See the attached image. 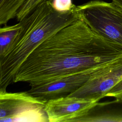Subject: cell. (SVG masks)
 <instances>
[{
	"label": "cell",
	"mask_w": 122,
	"mask_h": 122,
	"mask_svg": "<svg viewBox=\"0 0 122 122\" xmlns=\"http://www.w3.org/2000/svg\"><path fill=\"white\" fill-rule=\"evenodd\" d=\"M122 57V49L100 36L81 19L40 44L18 71L14 83L36 86L68 75L92 72Z\"/></svg>",
	"instance_id": "1"
},
{
	"label": "cell",
	"mask_w": 122,
	"mask_h": 122,
	"mask_svg": "<svg viewBox=\"0 0 122 122\" xmlns=\"http://www.w3.org/2000/svg\"><path fill=\"white\" fill-rule=\"evenodd\" d=\"M75 5L66 12H59L52 1L39 5L28 16L20 21L21 28L7 51L0 57V92H6L14 83L20 67L28 56L44 41L81 19Z\"/></svg>",
	"instance_id": "2"
},
{
	"label": "cell",
	"mask_w": 122,
	"mask_h": 122,
	"mask_svg": "<svg viewBox=\"0 0 122 122\" xmlns=\"http://www.w3.org/2000/svg\"><path fill=\"white\" fill-rule=\"evenodd\" d=\"M82 19L96 33L122 49V9L115 2L92 0L76 6Z\"/></svg>",
	"instance_id": "3"
},
{
	"label": "cell",
	"mask_w": 122,
	"mask_h": 122,
	"mask_svg": "<svg viewBox=\"0 0 122 122\" xmlns=\"http://www.w3.org/2000/svg\"><path fill=\"white\" fill-rule=\"evenodd\" d=\"M45 103L27 92H0V122H49Z\"/></svg>",
	"instance_id": "4"
},
{
	"label": "cell",
	"mask_w": 122,
	"mask_h": 122,
	"mask_svg": "<svg viewBox=\"0 0 122 122\" xmlns=\"http://www.w3.org/2000/svg\"><path fill=\"white\" fill-rule=\"evenodd\" d=\"M122 80V57H121L92 72L87 81L69 96L99 102Z\"/></svg>",
	"instance_id": "5"
},
{
	"label": "cell",
	"mask_w": 122,
	"mask_h": 122,
	"mask_svg": "<svg viewBox=\"0 0 122 122\" xmlns=\"http://www.w3.org/2000/svg\"><path fill=\"white\" fill-rule=\"evenodd\" d=\"M98 102L67 96L47 101L45 105L49 122H75L85 115Z\"/></svg>",
	"instance_id": "6"
},
{
	"label": "cell",
	"mask_w": 122,
	"mask_h": 122,
	"mask_svg": "<svg viewBox=\"0 0 122 122\" xmlns=\"http://www.w3.org/2000/svg\"><path fill=\"white\" fill-rule=\"evenodd\" d=\"M92 73L83 72L68 75L45 83L31 86L27 92L46 103L49 100L67 96L75 92L87 81Z\"/></svg>",
	"instance_id": "7"
},
{
	"label": "cell",
	"mask_w": 122,
	"mask_h": 122,
	"mask_svg": "<svg viewBox=\"0 0 122 122\" xmlns=\"http://www.w3.org/2000/svg\"><path fill=\"white\" fill-rule=\"evenodd\" d=\"M75 122H122V101L115 99L112 102H98Z\"/></svg>",
	"instance_id": "8"
},
{
	"label": "cell",
	"mask_w": 122,
	"mask_h": 122,
	"mask_svg": "<svg viewBox=\"0 0 122 122\" xmlns=\"http://www.w3.org/2000/svg\"><path fill=\"white\" fill-rule=\"evenodd\" d=\"M27 0H0V24L6 25L16 17L20 8Z\"/></svg>",
	"instance_id": "9"
},
{
	"label": "cell",
	"mask_w": 122,
	"mask_h": 122,
	"mask_svg": "<svg viewBox=\"0 0 122 122\" xmlns=\"http://www.w3.org/2000/svg\"><path fill=\"white\" fill-rule=\"evenodd\" d=\"M20 22L11 26H4L0 29V57L3 55L14 41L20 29Z\"/></svg>",
	"instance_id": "10"
},
{
	"label": "cell",
	"mask_w": 122,
	"mask_h": 122,
	"mask_svg": "<svg viewBox=\"0 0 122 122\" xmlns=\"http://www.w3.org/2000/svg\"><path fill=\"white\" fill-rule=\"evenodd\" d=\"M52 0H27L19 10L16 15L17 20L20 21L30 14L41 4Z\"/></svg>",
	"instance_id": "11"
},
{
	"label": "cell",
	"mask_w": 122,
	"mask_h": 122,
	"mask_svg": "<svg viewBox=\"0 0 122 122\" xmlns=\"http://www.w3.org/2000/svg\"><path fill=\"white\" fill-rule=\"evenodd\" d=\"M53 8L59 12H66L71 10L75 5L72 0H52Z\"/></svg>",
	"instance_id": "12"
},
{
	"label": "cell",
	"mask_w": 122,
	"mask_h": 122,
	"mask_svg": "<svg viewBox=\"0 0 122 122\" xmlns=\"http://www.w3.org/2000/svg\"><path fill=\"white\" fill-rule=\"evenodd\" d=\"M121 94H122V80L106 94L105 97L115 98Z\"/></svg>",
	"instance_id": "13"
},
{
	"label": "cell",
	"mask_w": 122,
	"mask_h": 122,
	"mask_svg": "<svg viewBox=\"0 0 122 122\" xmlns=\"http://www.w3.org/2000/svg\"><path fill=\"white\" fill-rule=\"evenodd\" d=\"M112 1L115 2L122 9V0H112Z\"/></svg>",
	"instance_id": "14"
},
{
	"label": "cell",
	"mask_w": 122,
	"mask_h": 122,
	"mask_svg": "<svg viewBox=\"0 0 122 122\" xmlns=\"http://www.w3.org/2000/svg\"><path fill=\"white\" fill-rule=\"evenodd\" d=\"M114 98L116 99H117V100H120V101H122V94L117 96Z\"/></svg>",
	"instance_id": "15"
}]
</instances>
